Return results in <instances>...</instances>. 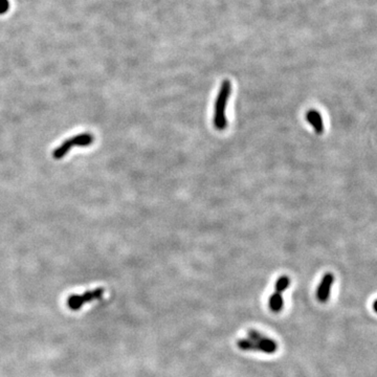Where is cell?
Listing matches in <instances>:
<instances>
[{
    "mask_svg": "<svg viewBox=\"0 0 377 377\" xmlns=\"http://www.w3.org/2000/svg\"><path fill=\"white\" fill-rule=\"evenodd\" d=\"M373 309H374L375 313L377 314V300H375L374 303H373Z\"/></svg>",
    "mask_w": 377,
    "mask_h": 377,
    "instance_id": "10",
    "label": "cell"
},
{
    "mask_svg": "<svg viewBox=\"0 0 377 377\" xmlns=\"http://www.w3.org/2000/svg\"><path fill=\"white\" fill-rule=\"evenodd\" d=\"M237 347L242 351H259L266 354H273L279 348L278 343L272 338H270L266 342H256L249 337L238 339Z\"/></svg>",
    "mask_w": 377,
    "mask_h": 377,
    "instance_id": "3",
    "label": "cell"
},
{
    "mask_svg": "<svg viewBox=\"0 0 377 377\" xmlns=\"http://www.w3.org/2000/svg\"><path fill=\"white\" fill-rule=\"evenodd\" d=\"M306 120L309 124L313 126V128L314 129V131L317 134H322L324 132V122H323L322 115L320 112L314 110V109L309 110L306 113Z\"/></svg>",
    "mask_w": 377,
    "mask_h": 377,
    "instance_id": "6",
    "label": "cell"
},
{
    "mask_svg": "<svg viewBox=\"0 0 377 377\" xmlns=\"http://www.w3.org/2000/svg\"><path fill=\"white\" fill-rule=\"evenodd\" d=\"M333 283H335V274L331 272L325 273L316 288V299L318 302L322 304L328 302Z\"/></svg>",
    "mask_w": 377,
    "mask_h": 377,
    "instance_id": "5",
    "label": "cell"
},
{
    "mask_svg": "<svg viewBox=\"0 0 377 377\" xmlns=\"http://www.w3.org/2000/svg\"><path fill=\"white\" fill-rule=\"evenodd\" d=\"M9 10H10L9 0H0V15L5 14Z\"/></svg>",
    "mask_w": 377,
    "mask_h": 377,
    "instance_id": "9",
    "label": "cell"
},
{
    "mask_svg": "<svg viewBox=\"0 0 377 377\" xmlns=\"http://www.w3.org/2000/svg\"><path fill=\"white\" fill-rule=\"evenodd\" d=\"M231 92V84L229 80L222 82L218 96L216 98L214 109V126L218 130H224L228 126V119L226 115L227 105Z\"/></svg>",
    "mask_w": 377,
    "mask_h": 377,
    "instance_id": "1",
    "label": "cell"
},
{
    "mask_svg": "<svg viewBox=\"0 0 377 377\" xmlns=\"http://www.w3.org/2000/svg\"><path fill=\"white\" fill-rule=\"evenodd\" d=\"M104 292V288H96L92 291L85 292L82 294H71L67 299V305L71 310L77 311L85 304L102 298Z\"/></svg>",
    "mask_w": 377,
    "mask_h": 377,
    "instance_id": "4",
    "label": "cell"
},
{
    "mask_svg": "<svg viewBox=\"0 0 377 377\" xmlns=\"http://www.w3.org/2000/svg\"><path fill=\"white\" fill-rule=\"evenodd\" d=\"M93 141H94V136L91 133L89 132L80 133L78 135L70 137L68 140H65L59 147H57L54 150L53 156L55 159H61L68 153L69 150L72 147L90 146V145L93 143Z\"/></svg>",
    "mask_w": 377,
    "mask_h": 377,
    "instance_id": "2",
    "label": "cell"
},
{
    "mask_svg": "<svg viewBox=\"0 0 377 377\" xmlns=\"http://www.w3.org/2000/svg\"><path fill=\"white\" fill-rule=\"evenodd\" d=\"M289 285H291V279H289L288 275H281L277 282H275L274 289H278V291L284 293Z\"/></svg>",
    "mask_w": 377,
    "mask_h": 377,
    "instance_id": "8",
    "label": "cell"
},
{
    "mask_svg": "<svg viewBox=\"0 0 377 377\" xmlns=\"http://www.w3.org/2000/svg\"><path fill=\"white\" fill-rule=\"evenodd\" d=\"M282 293L283 292L274 289L273 293L271 295L268 306H270V309L273 314H280L283 309V306H284V301H283Z\"/></svg>",
    "mask_w": 377,
    "mask_h": 377,
    "instance_id": "7",
    "label": "cell"
}]
</instances>
